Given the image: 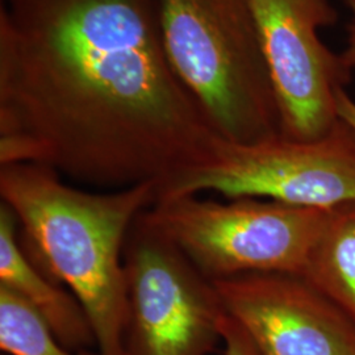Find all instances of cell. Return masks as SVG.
<instances>
[{"mask_svg":"<svg viewBox=\"0 0 355 355\" xmlns=\"http://www.w3.org/2000/svg\"><path fill=\"white\" fill-rule=\"evenodd\" d=\"M146 211L132 224L123 252V355H209L223 343L227 313L220 296Z\"/></svg>","mask_w":355,"mask_h":355,"instance_id":"cell-6","label":"cell"},{"mask_svg":"<svg viewBox=\"0 0 355 355\" xmlns=\"http://www.w3.org/2000/svg\"><path fill=\"white\" fill-rule=\"evenodd\" d=\"M302 277L355 324V203L330 211L328 225Z\"/></svg>","mask_w":355,"mask_h":355,"instance_id":"cell-10","label":"cell"},{"mask_svg":"<svg viewBox=\"0 0 355 355\" xmlns=\"http://www.w3.org/2000/svg\"><path fill=\"white\" fill-rule=\"evenodd\" d=\"M218 136L167 57L158 0H1L0 166L159 183Z\"/></svg>","mask_w":355,"mask_h":355,"instance_id":"cell-1","label":"cell"},{"mask_svg":"<svg viewBox=\"0 0 355 355\" xmlns=\"http://www.w3.org/2000/svg\"><path fill=\"white\" fill-rule=\"evenodd\" d=\"M157 183L80 190L48 166H0V196L21 229L26 255L83 306L98 353L123 355L128 302L123 252L128 232L155 203Z\"/></svg>","mask_w":355,"mask_h":355,"instance_id":"cell-2","label":"cell"},{"mask_svg":"<svg viewBox=\"0 0 355 355\" xmlns=\"http://www.w3.org/2000/svg\"><path fill=\"white\" fill-rule=\"evenodd\" d=\"M0 349L6 355H101L71 352L49 324L15 292L0 286Z\"/></svg>","mask_w":355,"mask_h":355,"instance_id":"cell-11","label":"cell"},{"mask_svg":"<svg viewBox=\"0 0 355 355\" xmlns=\"http://www.w3.org/2000/svg\"><path fill=\"white\" fill-rule=\"evenodd\" d=\"M17 220L0 204V286L33 306L49 324L58 341L71 352L96 346L89 318L76 296L45 275L17 240Z\"/></svg>","mask_w":355,"mask_h":355,"instance_id":"cell-9","label":"cell"},{"mask_svg":"<svg viewBox=\"0 0 355 355\" xmlns=\"http://www.w3.org/2000/svg\"><path fill=\"white\" fill-rule=\"evenodd\" d=\"M286 139L318 140L340 121L337 92L349 70L318 29L337 12L330 0H252Z\"/></svg>","mask_w":355,"mask_h":355,"instance_id":"cell-7","label":"cell"},{"mask_svg":"<svg viewBox=\"0 0 355 355\" xmlns=\"http://www.w3.org/2000/svg\"><path fill=\"white\" fill-rule=\"evenodd\" d=\"M337 114L340 120L355 132V101L343 89L337 92Z\"/></svg>","mask_w":355,"mask_h":355,"instance_id":"cell-13","label":"cell"},{"mask_svg":"<svg viewBox=\"0 0 355 355\" xmlns=\"http://www.w3.org/2000/svg\"><path fill=\"white\" fill-rule=\"evenodd\" d=\"M258 355H355V324L302 275L250 272L214 280Z\"/></svg>","mask_w":355,"mask_h":355,"instance_id":"cell-8","label":"cell"},{"mask_svg":"<svg viewBox=\"0 0 355 355\" xmlns=\"http://www.w3.org/2000/svg\"><path fill=\"white\" fill-rule=\"evenodd\" d=\"M203 192L318 209L355 203V132L340 120L318 140L239 144L216 136L196 161L157 183L155 203Z\"/></svg>","mask_w":355,"mask_h":355,"instance_id":"cell-4","label":"cell"},{"mask_svg":"<svg viewBox=\"0 0 355 355\" xmlns=\"http://www.w3.org/2000/svg\"><path fill=\"white\" fill-rule=\"evenodd\" d=\"M166 53L224 140L282 136L252 0H158Z\"/></svg>","mask_w":355,"mask_h":355,"instance_id":"cell-3","label":"cell"},{"mask_svg":"<svg viewBox=\"0 0 355 355\" xmlns=\"http://www.w3.org/2000/svg\"><path fill=\"white\" fill-rule=\"evenodd\" d=\"M221 334L225 345L224 355H258L246 331L228 315H225L223 321Z\"/></svg>","mask_w":355,"mask_h":355,"instance_id":"cell-12","label":"cell"},{"mask_svg":"<svg viewBox=\"0 0 355 355\" xmlns=\"http://www.w3.org/2000/svg\"><path fill=\"white\" fill-rule=\"evenodd\" d=\"M343 1H345V4L347 6L349 11L352 13L353 23L350 26V37H349V42H347V48L341 54V58H343L346 69L349 71H352L353 69H355V0H343Z\"/></svg>","mask_w":355,"mask_h":355,"instance_id":"cell-14","label":"cell"},{"mask_svg":"<svg viewBox=\"0 0 355 355\" xmlns=\"http://www.w3.org/2000/svg\"><path fill=\"white\" fill-rule=\"evenodd\" d=\"M330 211L261 198L216 202L195 195L154 203L146 212L214 282L250 272L303 275Z\"/></svg>","mask_w":355,"mask_h":355,"instance_id":"cell-5","label":"cell"}]
</instances>
